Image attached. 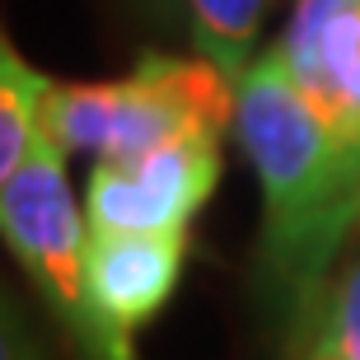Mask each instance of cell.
<instances>
[{"label":"cell","mask_w":360,"mask_h":360,"mask_svg":"<svg viewBox=\"0 0 360 360\" xmlns=\"http://www.w3.org/2000/svg\"><path fill=\"white\" fill-rule=\"evenodd\" d=\"M234 136L262 187V295L300 356L328 314L337 257L360 229V141L309 108L276 47L243 70Z\"/></svg>","instance_id":"cell-1"},{"label":"cell","mask_w":360,"mask_h":360,"mask_svg":"<svg viewBox=\"0 0 360 360\" xmlns=\"http://www.w3.org/2000/svg\"><path fill=\"white\" fill-rule=\"evenodd\" d=\"M239 84L201 56L146 52L122 80L47 84L42 136L66 155L131 160L183 136L234 131Z\"/></svg>","instance_id":"cell-2"},{"label":"cell","mask_w":360,"mask_h":360,"mask_svg":"<svg viewBox=\"0 0 360 360\" xmlns=\"http://www.w3.org/2000/svg\"><path fill=\"white\" fill-rule=\"evenodd\" d=\"M0 239L28 271L33 290L75 342L84 333V243L89 220L80 215L66 178V150L38 131L19 174L0 187Z\"/></svg>","instance_id":"cell-3"},{"label":"cell","mask_w":360,"mask_h":360,"mask_svg":"<svg viewBox=\"0 0 360 360\" xmlns=\"http://www.w3.org/2000/svg\"><path fill=\"white\" fill-rule=\"evenodd\" d=\"M220 183V136H183L131 160H94L84 220L94 234H187Z\"/></svg>","instance_id":"cell-4"},{"label":"cell","mask_w":360,"mask_h":360,"mask_svg":"<svg viewBox=\"0 0 360 360\" xmlns=\"http://www.w3.org/2000/svg\"><path fill=\"white\" fill-rule=\"evenodd\" d=\"M187 234H94L84 243V360H136V333L174 300Z\"/></svg>","instance_id":"cell-5"},{"label":"cell","mask_w":360,"mask_h":360,"mask_svg":"<svg viewBox=\"0 0 360 360\" xmlns=\"http://www.w3.org/2000/svg\"><path fill=\"white\" fill-rule=\"evenodd\" d=\"M276 52L309 108L360 141V0H295Z\"/></svg>","instance_id":"cell-6"},{"label":"cell","mask_w":360,"mask_h":360,"mask_svg":"<svg viewBox=\"0 0 360 360\" xmlns=\"http://www.w3.org/2000/svg\"><path fill=\"white\" fill-rule=\"evenodd\" d=\"M197 56L211 61L225 80L239 84L253 66V42L267 14V0H183Z\"/></svg>","instance_id":"cell-7"},{"label":"cell","mask_w":360,"mask_h":360,"mask_svg":"<svg viewBox=\"0 0 360 360\" xmlns=\"http://www.w3.org/2000/svg\"><path fill=\"white\" fill-rule=\"evenodd\" d=\"M47 84L52 80L28 66L0 33V187L19 174V164L28 160V150H33V141L42 131V94H47Z\"/></svg>","instance_id":"cell-8"},{"label":"cell","mask_w":360,"mask_h":360,"mask_svg":"<svg viewBox=\"0 0 360 360\" xmlns=\"http://www.w3.org/2000/svg\"><path fill=\"white\" fill-rule=\"evenodd\" d=\"M304 351L314 360H360V262L333 290V304H328L319 333L309 337ZM304 351H300V356H304Z\"/></svg>","instance_id":"cell-9"},{"label":"cell","mask_w":360,"mask_h":360,"mask_svg":"<svg viewBox=\"0 0 360 360\" xmlns=\"http://www.w3.org/2000/svg\"><path fill=\"white\" fill-rule=\"evenodd\" d=\"M0 360H52L38 333L28 328L24 309L5 295V285H0Z\"/></svg>","instance_id":"cell-10"},{"label":"cell","mask_w":360,"mask_h":360,"mask_svg":"<svg viewBox=\"0 0 360 360\" xmlns=\"http://www.w3.org/2000/svg\"><path fill=\"white\" fill-rule=\"evenodd\" d=\"M146 10H155V14H174V10H178V0H146Z\"/></svg>","instance_id":"cell-11"}]
</instances>
